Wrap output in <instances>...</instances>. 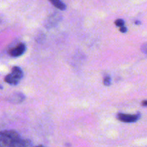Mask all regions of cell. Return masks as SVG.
<instances>
[{"instance_id":"6da1fadb","label":"cell","mask_w":147,"mask_h":147,"mask_svg":"<svg viewBox=\"0 0 147 147\" xmlns=\"http://www.w3.org/2000/svg\"><path fill=\"white\" fill-rule=\"evenodd\" d=\"M31 142L20 138L14 131H3L0 134L1 147H30Z\"/></svg>"},{"instance_id":"7a4b0ae2","label":"cell","mask_w":147,"mask_h":147,"mask_svg":"<svg viewBox=\"0 0 147 147\" xmlns=\"http://www.w3.org/2000/svg\"><path fill=\"white\" fill-rule=\"evenodd\" d=\"M23 76V72L19 67H14L11 70V73L7 75L4 78L6 83L11 85H16L20 81Z\"/></svg>"},{"instance_id":"3957f363","label":"cell","mask_w":147,"mask_h":147,"mask_svg":"<svg viewBox=\"0 0 147 147\" xmlns=\"http://www.w3.org/2000/svg\"><path fill=\"white\" fill-rule=\"evenodd\" d=\"M117 118L119 121L124 123H134L137 121L140 118V114L138 113L136 115L125 114V113H119L117 115Z\"/></svg>"},{"instance_id":"277c9868","label":"cell","mask_w":147,"mask_h":147,"mask_svg":"<svg viewBox=\"0 0 147 147\" xmlns=\"http://www.w3.org/2000/svg\"><path fill=\"white\" fill-rule=\"evenodd\" d=\"M26 50V46L23 43H20L17 45L15 47L11 49L9 51V54L12 57H19V56L22 55L23 53L25 52Z\"/></svg>"},{"instance_id":"5b68a950","label":"cell","mask_w":147,"mask_h":147,"mask_svg":"<svg viewBox=\"0 0 147 147\" xmlns=\"http://www.w3.org/2000/svg\"><path fill=\"white\" fill-rule=\"evenodd\" d=\"M25 97L21 93H15L9 96L7 100L12 103H20L24 100Z\"/></svg>"},{"instance_id":"8992f818","label":"cell","mask_w":147,"mask_h":147,"mask_svg":"<svg viewBox=\"0 0 147 147\" xmlns=\"http://www.w3.org/2000/svg\"><path fill=\"white\" fill-rule=\"evenodd\" d=\"M60 14H53L51 15V17L49 18L48 21L47 22V27H53V26L56 25L57 23V22L60 21Z\"/></svg>"},{"instance_id":"52a82bcc","label":"cell","mask_w":147,"mask_h":147,"mask_svg":"<svg viewBox=\"0 0 147 147\" xmlns=\"http://www.w3.org/2000/svg\"><path fill=\"white\" fill-rule=\"evenodd\" d=\"M50 2L56 7L60 10H65L66 9V5L60 0H50Z\"/></svg>"},{"instance_id":"ba28073f","label":"cell","mask_w":147,"mask_h":147,"mask_svg":"<svg viewBox=\"0 0 147 147\" xmlns=\"http://www.w3.org/2000/svg\"><path fill=\"white\" fill-rule=\"evenodd\" d=\"M111 78L109 76H106L103 79V83H104L105 86H109L111 85Z\"/></svg>"},{"instance_id":"9c48e42d","label":"cell","mask_w":147,"mask_h":147,"mask_svg":"<svg viewBox=\"0 0 147 147\" xmlns=\"http://www.w3.org/2000/svg\"><path fill=\"white\" fill-rule=\"evenodd\" d=\"M115 24H116V26H118V27H121L124 25V21H123V20L119 19V20H117L116 22H115Z\"/></svg>"},{"instance_id":"30bf717a","label":"cell","mask_w":147,"mask_h":147,"mask_svg":"<svg viewBox=\"0 0 147 147\" xmlns=\"http://www.w3.org/2000/svg\"><path fill=\"white\" fill-rule=\"evenodd\" d=\"M142 51L147 55V43H145L142 46Z\"/></svg>"},{"instance_id":"8fae6325","label":"cell","mask_w":147,"mask_h":147,"mask_svg":"<svg viewBox=\"0 0 147 147\" xmlns=\"http://www.w3.org/2000/svg\"><path fill=\"white\" fill-rule=\"evenodd\" d=\"M120 31L121 32L125 33L126 31H127V29H126V27H124V26H123V27H120Z\"/></svg>"},{"instance_id":"7c38bea8","label":"cell","mask_w":147,"mask_h":147,"mask_svg":"<svg viewBox=\"0 0 147 147\" xmlns=\"http://www.w3.org/2000/svg\"><path fill=\"white\" fill-rule=\"evenodd\" d=\"M142 105L143 106H147V100H144V101H142Z\"/></svg>"},{"instance_id":"4fadbf2b","label":"cell","mask_w":147,"mask_h":147,"mask_svg":"<svg viewBox=\"0 0 147 147\" xmlns=\"http://www.w3.org/2000/svg\"><path fill=\"white\" fill-rule=\"evenodd\" d=\"M36 147H43V146H36Z\"/></svg>"},{"instance_id":"5bb4252c","label":"cell","mask_w":147,"mask_h":147,"mask_svg":"<svg viewBox=\"0 0 147 147\" xmlns=\"http://www.w3.org/2000/svg\"><path fill=\"white\" fill-rule=\"evenodd\" d=\"M49 1H50V0H49Z\"/></svg>"}]
</instances>
